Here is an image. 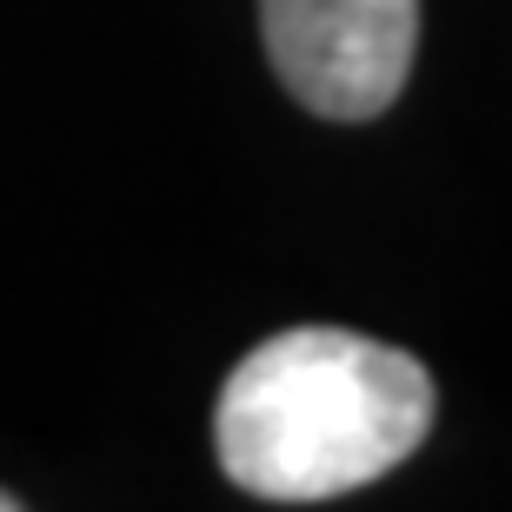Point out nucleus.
I'll use <instances>...</instances> for the list:
<instances>
[{
  "instance_id": "nucleus-1",
  "label": "nucleus",
  "mask_w": 512,
  "mask_h": 512,
  "mask_svg": "<svg viewBox=\"0 0 512 512\" xmlns=\"http://www.w3.org/2000/svg\"><path fill=\"white\" fill-rule=\"evenodd\" d=\"M433 433V380L413 353L346 326H293L220 386L213 446L240 493L313 506L386 479Z\"/></svg>"
},
{
  "instance_id": "nucleus-2",
  "label": "nucleus",
  "mask_w": 512,
  "mask_h": 512,
  "mask_svg": "<svg viewBox=\"0 0 512 512\" xmlns=\"http://www.w3.org/2000/svg\"><path fill=\"white\" fill-rule=\"evenodd\" d=\"M260 34L306 114L373 120L413 74L419 0H260Z\"/></svg>"
},
{
  "instance_id": "nucleus-3",
  "label": "nucleus",
  "mask_w": 512,
  "mask_h": 512,
  "mask_svg": "<svg viewBox=\"0 0 512 512\" xmlns=\"http://www.w3.org/2000/svg\"><path fill=\"white\" fill-rule=\"evenodd\" d=\"M14 506H20V499H14V493H0V512H14Z\"/></svg>"
}]
</instances>
